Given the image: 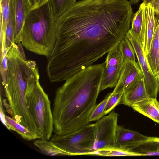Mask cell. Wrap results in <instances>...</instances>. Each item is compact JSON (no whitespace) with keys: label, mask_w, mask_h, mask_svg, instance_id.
<instances>
[{"label":"cell","mask_w":159,"mask_h":159,"mask_svg":"<svg viewBox=\"0 0 159 159\" xmlns=\"http://www.w3.org/2000/svg\"><path fill=\"white\" fill-rule=\"evenodd\" d=\"M34 144L45 155L58 156L67 155L65 152L57 147L50 140L37 139Z\"/></svg>","instance_id":"obj_18"},{"label":"cell","mask_w":159,"mask_h":159,"mask_svg":"<svg viewBox=\"0 0 159 159\" xmlns=\"http://www.w3.org/2000/svg\"><path fill=\"white\" fill-rule=\"evenodd\" d=\"M157 19L158 24V28H159V30H158V40H159V15H155Z\"/></svg>","instance_id":"obj_34"},{"label":"cell","mask_w":159,"mask_h":159,"mask_svg":"<svg viewBox=\"0 0 159 159\" xmlns=\"http://www.w3.org/2000/svg\"><path fill=\"white\" fill-rule=\"evenodd\" d=\"M124 60H129L135 61V53L131 42L125 37L122 39L118 45Z\"/></svg>","instance_id":"obj_21"},{"label":"cell","mask_w":159,"mask_h":159,"mask_svg":"<svg viewBox=\"0 0 159 159\" xmlns=\"http://www.w3.org/2000/svg\"><path fill=\"white\" fill-rule=\"evenodd\" d=\"M25 99L28 110L40 134V139L49 140L54 130L51 102L39 82L27 90Z\"/></svg>","instance_id":"obj_4"},{"label":"cell","mask_w":159,"mask_h":159,"mask_svg":"<svg viewBox=\"0 0 159 159\" xmlns=\"http://www.w3.org/2000/svg\"><path fill=\"white\" fill-rule=\"evenodd\" d=\"M125 37L130 41L134 49L138 63L143 74L149 98H156L159 91V82L148 64L139 38L130 29Z\"/></svg>","instance_id":"obj_6"},{"label":"cell","mask_w":159,"mask_h":159,"mask_svg":"<svg viewBox=\"0 0 159 159\" xmlns=\"http://www.w3.org/2000/svg\"><path fill=\"white\" fill-rule=\"evenodd\" d=\"M5 118L11 130L16 132L24 139L31 141L38 139V137L35 134L26 127L17 122L12 118L5 116Z\"/></svg>","instance_id":"obj_19"},{"label":"cell","mask_w":159,"mask_h":159,"mask_svg":"<svg viewBox=\"0 0 159 159\" xmlns=\"http://www.w3.org/2000/svg\"><path fill=\"white\" fill-rule=\"evenodd\" d=\"M155 13L150 4L144 5L142 38L141 41L146 56L148 53L153 39L155 26Z\"/></svg>","instance_id":"obj_9"},{"label":"cell","mask_w":159,"mask_h":159,"mask_svg":"<svg viewBox=\"0 0 159 159\" xmlns=\"http://www.w3.org/2000/svg\"><path fill=\"white\" fill-rule=\"evenodd\" d=\"M154 10L155 15H159V0H153L150 4Z\"/></svg>","instance_id":"obj_30"},{"label":"cell","mask_w":159,"mask_h":159,"mask_svg":"<svg viewBox=\"0 0 159 159\" xmlns=\"http://www.w3.org/2000/svg\"><path fill=\"white\" fill-rule=\"evenodd\" d=\"M95 138L94 124L89 123L69 134H55L50 140L67 155H91L94 152Z\"/></svg>","instance_id":"obj_5"},{"label":"cell","mask_w":159,"mask_h":159,"mask_svg":"<svg viewBox=\"0 0 159 159\" xmlns=\"http://www.w3.org/2000/svg\"><path fill=\"white\" fill-rule=\"evenodd\" d=\"M20 48L15 43L6 52L7 72L3 85L12 118L24 121L31 117L26 103L25 93L39 82V75L35 62L26 60Z\"/></svg>","instance_id":"obj_2"},{"label":"cell","mask_w":159,"mask_h":159,"mask_svg":"<svg viewBox=\"0 0 159 159\" xmlns=\"http://www.w3.org/2000/svg\"><path fill=\"white\" fill-rule=\"evenodd\" d=\"M3 105L6 107V110L7 112L9 113L11 115V111L9 104L7 103L6 100L4 99L3 100Z\"/></svg>","instance_id":"obj_31"},{"label":"cell","mask_w":159,"mask_h":159,"mask_svg":"<svg viewBox=\"0 0 159 159\" xmlns=\"http://www.w3.org/2000/svg\"><path fill=\"white\" fill-rule=\"evenodd\" d=\"M57 19L51 0L30 10L16 44L20 43L27 50L47 57L56 39Z\"/></svg>","instance_id":"obj_3"},{"label":"cell","mask_w":159,"mask_h":159,"mask_svg":"<svg viewBox=\"0 0 159 159\" xmlns=\"http://www.w3.org/2000/svg\"><path fill=\"white\" fill-rule=\"evenodd\" d=\"M131 107L159 124V102L156 98H148L135 103Z\"/></svg>","instance_id":"obj_12"},{"label":"cell","mask_w":159,"mask_h":159,"mask_svg":"<svg viewBox=\"0 0 159 159\" xmlns=\"http://www.w3.org/2000/svg\"><path fill=\"white\" fill-rule=\"evenodd\" d=\"M118 116L117 113L112 111L94 124L96 138L94 152L102 149L115 147Z\"/></svg>","instance_id":"obj_7"},{"label":"cell","mask_w":159,"mask_h":159,"mask_svg":"<svg viewBox=\"0 0 159 159\" xmlns=\"http://www.w3.org/2000/svg\"><path fill=\"white\" fill-rule=\"evenodd\" d=\"M77 0H51L54 13L57 18L74 5Z\"/></svg>","instance_id":"obj_23"},{"label":"cell","mask_w":159,"mask_h":159,"mask_svg":"<svg viewBox=\"0 0 159 159\" xmlns=\"http://www.w3.org/2000/svg\"><path fill=\"white\" fill-rule=\"evenodd\" d=\"M107 156H141L130 150L118 149L115 147L105 148L95 152L93 155Z\"/></svg>","instance_id":"obj_22"},{"label":"cell","mask_w":159,"mask_h":159,"mask_svg":"<svg viewBox=\"0 0 159 159\" xmlns=\"http://www.w3.org/2000/svg\"><path fill=\"white\" fill-rule=\"evenodd\" d=\"M110 94L111 93L108 94L99 103L96 105L89 117V121L90 122L97 121L105 115V110Z\"/></svg>","instance_id":"obj_25"},{"label":"cell","mask_w":159,"mask_h":159,"mask_svg":"<svg viewBox=\"0 0 159 159\" xmlns=\"http://www.w3.org/2000/svg\"><path fill=\"white\" fill-rule=\"evenodd\" d=\"M14 14L15 32V43H17L25 20L30 11L28 0H10Z\"/></svg>","instance_id":"obj_11"},{"label":"cell","mask_w":159,"mask_h":159,"mask_svg":"<svg viewBox=\"0 0 159 159\" xmlns=\"http://www.w3.org/2000/svg\"><path fill=\"white\" fill-rule=\"evenodd\" d=\"M124 61L117 46L108 52L104 62L105 66H111L123 63Z\"/></svg>","instance_id":"obj_26"},{"label":"cell","mask_w":159,"mask_h":159,"mask_svg":"<svg viewBox=\"0 0 159 159\" xmlns=\"http://www.w3.org/2000/svg\"><path fill=\"white\" fill-rule=\"evenodd\" d=\"M159 82V73L156 76Z\"/></svg>","instance_id":"obj_35"},{"label":"cell","mask_w":159,"mask_h":159,"mask_svg":"<svg viewBox=\"0 0 159 159\" xmlns=\"http://www.w3.org/2000/svg\"><path fill=\"white\" fill-rule=\"evenodd\" d=\"M2 101L1 97L0 98V119L1 121L3 124L8 129L10 130L11 129L5 120V114L4 109L3 107Z\"/></svg>","instance_id":"obj_29"},{"label":"cell","mask_w":159,"mask_h":159,"mask_svg":"<svg viewBox=\"0 0 159 159\" xmlns=\"http://www.w3.org/2000/svg\"><path fill=\"white\" fill-rule=\"evenodd\" d=\"M10 0H1L0 1V20L2 23L3 35L1 38V42L3 40L10 13Z\"/></svg>","instance_id":"obj_24"},{"label":"cell","mask_w":159,"mask_h":159,"mask_svg":"<svg viewBox=\"0 0 159 159\" xmlns=\"http://www.w3.org/2000/svg\"><path fill=\"white\" fill-rule=\"evenodd\" d=\"M129 150L141 156L159 155V138L148 137L147 139L134 145Z\"/></svg>","instance_id":"obj_16"},{"label":"cell","mask_w":159,"mask_h":159,"mask_svg":"<svg viewBox=\"0 0 159 159\" xmlns=\"http://www.w3.org/2000/svg\"><path fill=\"white\" fill-rule=\"evenodd\" d=\"M144 4L143 2L140 5L137 11L133 15L131 19V30L136 34L141 42L142 38Z\"/></svg>","instance_id":"obj_20"},{"label":"cell","mask_w":159,"mask_h":159,"mask_svg":"<svg viewBox=\"0 0 159 159\" xmlns=\"http://www.w3.org/2000/svg\"><path fill=\"white\" fill-rule=\"evenodd\" d=\"M141 0H130L131 4H137Z\"/></svg>","instance_id":"obj_33"},{"label":"cell","mask_w":159,"mask_h":159,"mask_svg":"<svg viewBox=\"0 0 159 159\" xmlns=\"http://www.w3.org/2000/svg\"><path fill=\"white\" fill-rule=\"evenodd\" d=\"M153 0H142L143 3L145 5H147L150 4L152 2Z\"/></svg>","instance_id":"obj_32"},{"label":"cell","mask_w":159,"mask_h":159,"mask_svg":"<svg viewBox=\"0 0 159 159\" xmlns=\"http://www.w3.org/2000/svg\"><path fill=\"white\" fill-rule=\"evenodd\" d=\"M149 98L143 77L135 86L123 93L120 104L131 107L134 104Z\"/></svg>","instance_id":"obj_13"},{"label":"cell","mask_w":159,"mask_h":159,"mask_svg":"<svg viewBox=\"0 0 159 159\" xmlns=\"http://www.w3.org/2000/svg\"><path fill=\"white\" fill-rule=\"evenodd\" d=\"M123 94V92L111 93L105 110V114L110 113L118 105L120 104Z\"/></svg>","instance_id":"obj_27"},{"label":"cell","mask_w":159,"mask_h":159,"mask_svg":"<svg viewBox=\"0 0 159 159\" xmlns=\"http://www.w3.org/2000/svg\"><path fill=\"white\" fill-rule=\"evenodd\" d=\"M159 72H158V74H159Z\"/></svg>","instance_id":"obj_36"},{"label":"cell","mask_w":159,"mask_h":159,"mask_svg":"<svg viewBox=\"0 0 159 159\" xmlns=\"http://www.w3.org/2000/svg\"><path fill=\"white\" fill-rule=\"evenodd\" d=\"M15 25L14 14L12 5L10 2V13L6 27L3 40L1 42L2 53L1 58L3 57L4 52L8 51L12 45L15 43Z\"/></svg>","instance_id":"obj_17"},{"label":"cell","mask_w":159,"mask_h":159,"mask_svg":"<svg viewBox=\"0 0 159 159\" xmlns=\"http://www.w3.org/2000/svg\"><path fill=\"white\" fill-rule=\"evenodd\" d=\"M1 0H0V1H1Z\"/></svg>","instance_id":"obj_38"},{"label":"cell","mask_w":159,"mask_h":159,"mask_svg":"<svg viewBox=\"0 0 159 159\" xmlns=\"http://www.w3.org/2000/svg\"><path fill=\"white\" fill-rule=\"evenodd\" d=\"M105 64L87 67L57 89L52 109L55 134H69L90 123L89 117L101 91Z\"/></svg>","instance_id":"obj_1"},{"label":"cell","mask_w":159,"mask_h":159,"mask_svg":"<svg viewBox=\"0 0 159 159\" xmlns=\"http://www.w3.org/2000/svg\"></svg>","instance_id":"obj_37"},{"label":"cell","mask_w":159,"mask_h":159,"mask_svg":"<svg viewBox=\"0 0 159 159\" xmlns=\"http://www.w3.org/2000/svg\"><path fill=\"white\" fill-rule=\"evenodd\" d=\"M148 137L140 133L118 125L115 147L129 150L136 144L147 139Z\"/></svg>","instance_id":"obj_10"},{"label":"cell","mask_w":159,"mask_h":159,"mask_svg":"<svg viewBox=\"0 0 159 159\" xmlns=\"http://www.w3.org/2000/svg\"><path fill=\"white\" fill-rule=\"evenodd\" d=\"M143 77L138 63L124 60L119 80L112 92L125 93L136 85Z\"/></svg>","instance_id":"obj_8"},{"label":"cell","mask_w":159,"mask_h":159,"mask_svg":"<svg viewBox=\"0 0 159 159\" xmlns=\"http://www.w3.org/2000/svg\"><path fill=\"white\" fill-rule=\"evenodd\" d=\"M123 63L114 66H105L101 84V91L116 86L120 75Z\"/></svg>","instance_id":"obj_15"},{"label":"cell","mask_w":159,"mask_h":159,"mask_svg":"<svg viewBox=\"0 0 159 159\" xmlns=\"http://www.w3.org/2000/svg\"><path fill=\"white\" fill-rule=\"evenodd\" d=\"M155 20V30L150 50L146 57L152 71L156 76L159 71V43L158 24L156 15Z\"/></svg>","instance_id":"obj_14"},{"label":"cell","mask_w":159,"mask_h":159,"mask_svg":"<svg viewBox=\"0 0 159 159\" xmlns=\"http://www.w3.org/2000/svg\"><path fill=\"white\" fill-rule=\"evenodd\" d=\"M30 6V10L41 6L50 0H28Z\"/></svg>","instance_id":"obj_28"}]
</instances>
